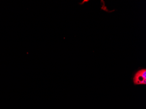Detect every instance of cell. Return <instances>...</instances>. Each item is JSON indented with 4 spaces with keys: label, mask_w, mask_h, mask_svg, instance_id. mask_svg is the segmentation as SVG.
Masks as SVG:
<instances>
[{
    "label": "cell",
    "mask_w": 146,
    "mask_h": 109,
    "mask_svg": "<svg viewBox=\"0 0 146 109\" xmlns=\"http://www.w3.org/2000/svg\"><path fill=\"white\" fill-rule=\"evenodd\" d=\"M133 83L135 85H146V69H142L138 71L133 78Z\"/></svg>",
    "instance_id": "obj_1"
}]
</instances>
